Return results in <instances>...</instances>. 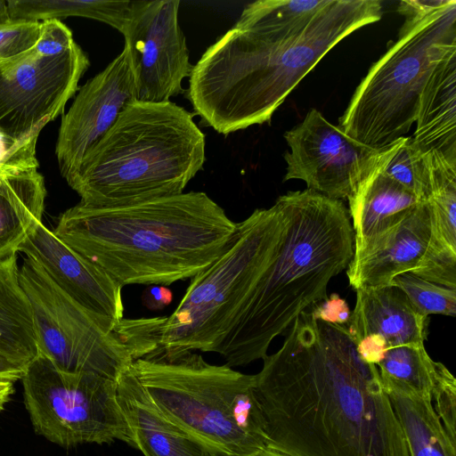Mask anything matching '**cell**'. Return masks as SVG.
Returning <instances> with one entry per match:
<instances>
[{
  "instance_id": "3",
  "label": "cell",
  "mask_w": 456,
  "mask_h": 456,
  "mask_svg": "<svg viewBox=\"0 0 456 456\" xmlns=\"http://www.w3.org/2000/svg\"><path fill=\"white\" fill-rule=\"evenodd\" d=\"M236 228L206 192L189 191L109 207L79 202L53 232L123 288L193 278L226 250Z\"/></svg>"
},
{
  "instance_id": "27",
  "label": "cell",
  "mask_w": 456,
  "mask_h": 456,
  "mask_svg": "<svg viewBox=\"0 0 456 456\" xmlns=\"http://www.w3.org/2000/svg\"><path fill=\"white\" fill-rule=\"evenodd\" d=\"M380 171L411 192L421 201H428L430 192L428 153L403 136L379 151Z\"/></svg>"
},
{
  "instance_id": "30",
  "label": "cell",
  "mask_w": 456,
  "mask_h": 456,
  "mask_svg": "<svg viewBox=\"0 0 456 456\" xmlns=\"http://www.w3.org/2000/svg\"><path fill=\"white\" fill-rule=\"evenodd\" d=\"M433 400L434 409L445 431L451 439L456 441V380L444 365L436 379L432 393Z\"/></svg>"
},
{
  "instance_id": "20",
  "label": "cell",
  "mask_w": 456,
  "mask_h": 456,
  "mask_svg": "<svg viewBox=\"0 0 456 456\" xmlns=\"http://www.w3.org/2000/svg\"><path fill=\"white\" fill-rule=\"evenodd\" d=\"M377 159L378 155L369 174L347 199L354 232V254L425 202L384 175Z\"/></svg>"
},
{
  "instance_id": "32",
  "label": "cell",
  "mask_w": 456,
  "mask_h": 456,
  "mask_svg": "<svg viewBox=\"0 0 456 456\" xmlns=\"http://www.w3.org/2000/svg\"><path fill=\"white\" fill-rule=\"evenodd\" d=\"M308 309L314 320L338 325L347 324L352 314L347 302L338 293L330 294Z\"/></svg>"
},
{
  "instance_id": "1",
  "label": "cell",
  "mask_w": 456,
  "mask_h": 456,
  "mask_svg": "<svg viewBox=\"0 0 456 456\" xmlns=\"http://www.w3.org/2000/svg\"><path fill=\"white\" fill-rule=\"evenodd\" d=\"M255 375L268 446L289 456H410L376 365L346 325L302 312Z\"/></svg>"
},
{
  "instance_id": "6",
  "label": "cell",
  "mask_w": 456,
  "mask_h": 456,
  "mask_svg": "<svg viewBox=\"0 0 456 456\" xmlns=\"http://www.w3.org/2000/svg\"><path fill=\"white\" fill-rule=\"evenodd\" d=\"M206 138L184 108L129 103L67 183L89 206L125 205L180 194L203 169Z\"/></svg>"
},
{
  "instance_id": "17",
  "label": "cell",
  "mask_w": 456,
  "mask_h": 456,
  "mask_svg": "<svg viewBox=\"0 0 456 456\" xmlns=\"http://www.w3.org/2000/svg\"><path fill=\"white\" fill-rule=\"evenodd\" d=\"M117 386L134 448L144 456H232L165 416L144 393L130 366Z\"/></svg>"
},
{
  "instance_id": "22",
  "label": "cell",
  "mask_w": 456,
  "mask_h": 456,
  "mask_svg": "<svg viewBox=\"0 0 456 456\" xmlns=\"http://www.w3.org/2000/svg\"><path fill=\"white\" fill-rule=\"evenodd\" d=\"M19 273L17 253L0 260V354L27 367L38 347L32 306Z\"/></svg>"
},
{
  "instance_id": "14",
  "label": "cell",
  "mask_w": 456,
  "mask_h": 456,
  "mask_svg": "<svg viewBox=\"0 0 456 456\" xmlns=\"http://www.w3.org/2000/svg\"><path fill=\"white\" fill-rule=\"evenodd\" d=\"M136 99L128 50L81 88L63 114L55 153L61 175L68 181L77 171L85 155L116 123L126 107Z\"/></svg>"
},
{
  "instance_id": "33",
  "label": "cell",
  "mask_w": 456,
  "mask_h": 456,
  "mask_svg": "<svg viewBox=\"0 0 456 456\" xmlns=\"http://www.w3.org/2000/svg\"><path fill=\"white\" fill-rule=\"evenodd\" d=\"M36 143L20 144L0 134V167L4 166H38Z\"/></svg>"
},
{
  "instance_id": "2",
  "label": "cell",
  "mask_w": 456,
  "mask_h": 456,
  "mask_svg": "<svg viewBox=\"0 0 456 456\" xmlns=\"http://www.w3.org/2000/svg\"><path fill=\"white\" fill-rule=\"evenodd\" d=\"M382 15L379 0L250 3L193 65L186 97L224 135L269 122L326 53Z\"/></svg>"
},
{
  "instance_id": "15",
  "label": "cell",
  "mask_w": 456,
  "mask_h": 456,
  "mask_svg": "<svg viewBox=\"0 0 456 456\" xmlns=\"http://www.w3.org/2000/svg\"><path fill=\"white\" fill-rule=\"evenodd\" d=\"M18 252L38 263L62 291L92 314L115 322L124 318L122 287L43 222L29 231Z\"/></svg>"
},
{
  "instance_id": "12",
  "label": "cell",
  "mask_w": 456,
  "mask_h": 456,
  "mask_svg": "<svg viewBox=\"0 0 456 456\" xmlns=\"http://www.w3.org/2000/svg\"><path fill=\"white\" fill-rule=\"evenodd\" d=\"M179 0H133L122 31L135 83L136 99L165 102L184 92L193 65L178 22Z\"/></svg>"
},
{
  "instance_id": "21",
  "label": "cell",
  "mask_w": 456,
  "mask_h": 456,
  "mask_svg": "<svg viewBox=\"0 0 456 456\" xmlns=\"http://www.w3.org/2000/svg\"><path fill=\"white\" fill-rule=\"evenodd\" d=\"M38 166H5L0 175V260L17 253L43 222L46 190Z\"/></svg>"
},
{
  "instance_id": "4",
  "label": "cell",
  "mask_w": 456,
  "mask_h": 456,
  "mask_svg": "<svg viewBox=\"0 0 456 456\" xmlns=\"http://www.w3.org/2000/svg\"><path fill=\"white\" fill-rule=\"evenodd\" d=\"M286 196L288 222L278 251L215 352L232 368L263 360L274 338L328 297L330 281L347 268L354 255L351 218L341 200L309 189Z\"/></svg>"
},
{
  "instance_id": "8",
  "label": "cell",
  "mask_w": 456,
  "mask_h": 456,
  "mask_svg": "<svg viewBox=\"0 0 456 456\" xmlns=\"http://www.w3.org/2000/svg\"><path fill=\"white\" fill-rule=\"evenodd\" d=\"M397 40L370 67L339 118L343 132L380 151L416 120L423 87L439 61L456 48V1H401Z\"/></svg>"
},
{
  "instance_id": "7",
  "label": "cell",
  "mask_w": 456,
  "mask_h": 456,
  "mask_svg": "<svg viewBox=\"0 0 456 456\" xmlns=\"http://www.w3.org/2000/svg\"><path fill=\"white\" fill-rule=\"evenodd\" d=\"M130 370L165 416L207 443L232 456L268 446L255 375L210 364L192 351H153Z\"/></svg>"
},
{
  "instance_id": "11",
  "label": "cell",
  "mask_w": 456,
  "mask_h": 456,
  "mask_svg": "<svg viewBox=\"0 0 456 456\" xmlns=\"http://www.w3.org/2000/svg\"><path fill=\"white\" fill-rule=\"evenodd\" d=\"M89 65L75 43L60 55L40 56L32 49L0 66V134L20 144H37L42 129L78 91Z\"/></svg>"
},
{
  "instance_id": "34",
  "label": "cell",
  "mask_w": 456,
  "mask_h": 456,
  "mask_svg": "<svg viewBox=\"0 0 456 456\" xmlns=\"http://www.w3.org/2000/svg\"><path fill=\"white\" fill-rule=\"evenodd\" d=\"M388 349L385 338L379 334H369L356 343V350L361 359L370 364L378 365Z\"/></svg>"
},
{
  "instance_id": "38",
  "label": "cell",
  "mask_w": 456,
  "mask_h": 456,
  "mask_svg": "<svg viewBox=\"0 0 456 456\" xmlns=\"http://www.w3.org/2000/svg\"><path fill=\"white\" fill-rule=\"evenodd\" d=\"M247 456H289L279 450L273 449L272 447H265L253 454L247 455Z\"/></svg>"
},
{
  "instance_id": "9",
  "label": "cell",
  "mask_w": 456,
  "mask_h": 456,
  "mask_svg": "<svg viewBox=\"0 0 456 456\" xmlns=\"http://www.w3.org/2000/svg\"><path fill=\"white\" fill-rule=\"evenodd\" d=\"M20 380L35 431L62 447L110 444L134 447L118 397L117 381L90 372H67L38 354Z\"/></svg>"
},
{
  "instance_id": "5",
  "label": "cell",
  "mask_w": 456,
  "mask_h": 456,
  "mask_svg": "<svg viewBox=\"0 0 456 456\" xmlns=\"http://www.w3.org/2000/svg\"><path fill=\"white\" fill-rule=\"evenodd\" d=\"M288 222L286 194L237 223L226 250L191 279L175 310L166 317L123 318L115 333L134 360L153 351L216 352L241 317L274 258Z\"/></svg>"
},
{
  "instance_id": "13",
  "label": "cell",
  "mask_w": 456,
  "mask_h": 456,
  "mask_svg": "<svg viewBox=\"0 0 456 456\" xmlns=\"http://www.w3.org/2000/svg\"><path fill=\"white\" fill-rule=\"evenodd\" d=\"M290 149L283 181L299 179L307 189L333 200L348 199L375 164L379 151L328 121L315 109L284 134Z\"/></svg>"
},
{
  "instance_id": "31",
  "label": "cell",
  "mask_w": 456,
  "mask_h": 456,
  "mask_svg": "<svg viewBox=\"0 0 456 456\" xmlns=\"http://www.w3.org/2000/svg\"><path fill=\"white\" fill-rule=\"evenodd\" d=\"M75 43L71 30L60 20H45L41 21L40 36L33 50L40 56H56Z\"/></svg>"
},
{
  "instance_id": "23",
  "label": "cell",
  "mask_w": 456,
  "mask_h": 456,
  "mask_svg": "<svg viewBox=\"0 0 456 456\" xmlns=\"http://www.w3.org/2000/svg\"><path fill=\"white\" fill-rule=\"evenodd\" d=\"M386 393L404 433L410 456H456V441L445 431L432 400Z\"/></svg>"
},
{
  "instance_id": "18",
  "label": "cell",
  "mask_w": 456,
  "mask_h": 456,
  "mask_svg": "<svg viewBox=\"0 0 456 456\" xmlns=\"http://www.w3.org/2000/svg\"><path fill=\"white\" fill-rule=\"evenodd\" d=\"M355 290L356 302L346 326L355 343L374 333L385 338L388 348L424 346L428 316L419 314L402 289L388 284Z\"/></svg>"
},
{
  "instance_id": "19",
  "label": "cell",
  "mask_w": 456,
  "mask_h": 456,
  "mask_svg": "<svg viewBox=\"0 0 456 456\" xmlns=\"http://www.w3.org/2000/svg\"><path fill=\"white\" fill-rule=\"evenodd\" d=\"M411 137L423 153L436 151L456 163V48L432 70L421 92Z\"/></svg>"
},
{
  "instance_id": "35",
  "label": "cell",
  "mask_w": 456,
  "mask_h": 456,
  "mask_svg": "<svg viewBox=\"0 0 456 456\" xmlns=\"http://www.w3.org/2000/svg\"><path fill=\"white\" fill-rule=\"evenodd\" d=\"M143 305L150 310H162L173 300L172 291L163 285H149L142 296Z\"/></svg>"
},
{
  "instance_id": "24",
  "label": "cell",
  "mask_w": 456,
  "mask_h": 456,
  "mask_svg": "<svg viewBox=\"0 0 456 456\" xmlns=\"http://www.w3.org/2000/svg\"><path fill=\"white\" fill-rule=\"evenodd\" d=\"M444 364L435 362L424 346L388 348L377 365L386 392L419 395L432 400V393Z\"/></svg>"
},
{
  "instance_id": "36",
  "label": "cell",
  "mask_w": 456,
  "mask_h": 456,
  "mask_svg": "<svg viewBox=\"0 0 456 456\" xmlns=\"http://www.w3.org/2000/svg\"><path fill=\"white\" fill-rule=\"evenodd\" d=\"M26 367L0 354V379H20Z\"/></svg>"
},
{
  "instance_id": "26",
  "label": "cell",
  "mask_w": 456,
  "mask_h": 456,
  "mask_svg": "<svg viewBox=\"0 0 456 456\" xmlns=\"http://www.w3.org/2000/svg\"><path fill=\"white\" fill-rule=\"evenodd\" d=\"M431 235L429 245L456 252V163L428 152Z\"/></svg>"
},
{
  "instance_id": "37",
  "label": "cell",
  "mask_w": 456,
  "mask_h": 456,
  "mask_svg": "<svg viewBox=\"0 0 456 456\" xmlns=\"http://www.w3.org/2000/svg\"><path fill=\"white\" fill-rule=\"evenodd\" d=\"M14 382L11 379H0V411L4 410L14 393Z\"/></svg>"
},
{
  "instance_id": "28",
  "label": "cell",
  "mask_w": 456,
  "mask_h": 456,
  "mask_svg": "<svg viewBox=\"0 0 456 456\" xmlns=\"http://www.w3.org/2000/svg\"><path fill=\"white\" fill-rule=\"evenodd\" d=\"M402 289L414 308L421 314H456V289L428 281L411 273L395 276L391 283Z\"/></svg>"
},
{
  "instance_id": "10",
  "label": "cell",
  "mask_w": 456,
  "mask_h": 456,
  "mask_svg": "<svg viewBox=\"0 0 456 456\" xmlns=\"http://www.w3.org/2000/svg\"><path fill=\"white\" fill-rule=\"evenodd\" d=\"M20 281L29 298L38 354L67 372H90L117 381L134 359L114 331L118 322L73 300L30 257Z\"/></svg>"
},
{
  "instance_id": "39",
  "label": "cell",
  "mask_w": 456,
  "mask_h": 456,
  "mask_svg": "<svg viewBox=\"0 0 456 456\" xmlns=\"http://www.w3.org/2000/svg\"><path fill=\"white\" fill-rule=\"evenodd\" d=\"M10 20L7 1L0 0V25L5 24Z\"/></svg>"
},
{
  "instance_id": "16",
  "label": "cell",
  "mask_w": 456,
  "mask_h": 456,
  "mask_svg": "<svg viewBox=\"0 0 456 456\" xmlns=\"http://www.w3.org/2000/svg\"><path fill=\"white\" fill-rule=\"evenodd\" d=\"M430 235L431 209L425 201L353 255L346 271L349 284L354 289L388 285L395 276L412 273L426 254Z\"/></svg>"
},
{
  "instance_id": "25",
  "label": "cell",
  "mask_w": 456,
  "mask_h": 456,
  "mask_svg": "<svg viewBox=\"0 0 456 456\" xmlns=\"http://www.w3.org/2000/svg\"><path fill=\"white\" fill-rule=\"evenodd\" d=\"M133 0H8L11 20L43 21L84 17L104 22L122 33Z\"/></svg>"
},
{
  "instance_id": "29",
  "label": "cell",
  "mask_w": 456,
  "mask_h": 456,
  "mask_svg": "<svg viewBox=\"0 0 456 456\" xmlns=\"http://www.w3.org/2000/svg\"><path fill=\"white\" fill-rule=\"evenodd\" d=\"M41 21L11 20L0 25V66L31 51L40 36Z\"/></svg>"
}]
</instances>
